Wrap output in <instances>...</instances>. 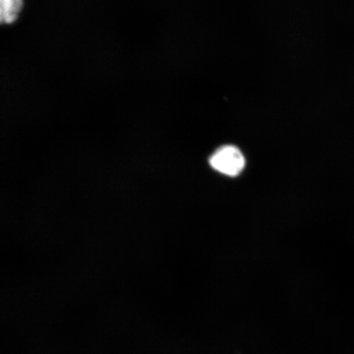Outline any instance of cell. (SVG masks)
Here are the masks:
<instances>
[{"instance_id": "6da1fadb", "label": "cell", "mask_w": 354, "mask_h": 354, "mask_svg": "<svg viewBox=\"0 0 354 354\" xmlns=\"http://www.w3.org/2000/svg\"><path fill=\"white\" fill-rule=\"evenodd\" d=\"M209 162L216 171L230 176H238L245 166V159L241 150L232 145H225L216 150Z\"/></svg>"}, {"instance_id": "7a4b0ae2", "label": "cell", "mask_w": 354, "mask_h": 354, "mask_svg": "<svg viewBox=\"0 0 354 354\" xmlns=\"http://www.w3.org/2000/svg\"><path fill=\"white\" fill-rule=\"evenodd\" d=\"M24 8V0H0V26L15 24Z\"/></svg>"}]
</instances>
